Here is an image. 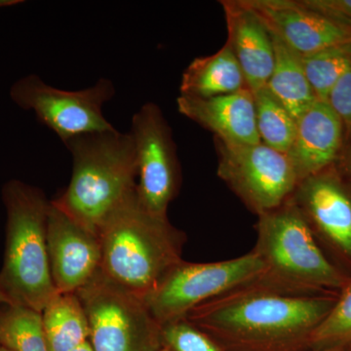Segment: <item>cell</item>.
<instances>
[{
    "instance_id": "1",
    "label": "cell",
    "mask_w": 351,
    "mask_h": 351,
    "mask_svg": "<svg viewBox=\"0 0 351 351\" xmlns=\"http://www.w3.org/2000/svg\"><path fill=\"white\" fill-rule=\"evenodd\" d=\"M339 293H304L257 278L195 307L184 319L223 351H301L331 311Z\"/></svg>"
},
{
    "instance_id": "2",
    "label": "cell",
    "mask_w": 351,
    "mask_h": 351,
    "mask_svg": "<svg viewBox=\"0 0 351 351\" xmlns=\"http://www.w3.org/2000/svg\"><path fill=\"white\" fill-rule=\"evenodd\" d=\"M104 276L145 301L182 262L186 237L143 206L137 191L99 230Z\"/></svg>"
},
{
    "instance_id": "3",
    "label": "cell",
    "mask_w": 351,
    "mask_h": 351,
    "mask_svg": "<svg viewBox=\"0 0 351 351\" xmlns=\"http://www.w3.org/2000/svg\"><path fill=\"white\" fill-rule=\"evenodd\" d=\"M73 156L68 188L51 201L98 237L108 217L137 191V161L131 134L117 129L64 143Z\"/></svg>"
},
{
    "instance_id": "4",
    "label": "cell",
    "mask_w": 351,
    "mask_h": 351,
    "mask_svg": "<svg viewBox=\"0 0 351 351\" xmlns=\"http://www.w3.org/2000/svg\"><path fill=\"white\" fill-rule=\"evenodd\" d=\"M2 195L7 221L0 292L4 304L41 313L58 294L47 248L51 201L40 189L20 181L7 182Z\"/></svg>"
},
{
    "instance_id": "5",
    "label": "cell",
    "mask_w": 351,
    "mask_h": 351,
    "mask_svg": "<svg viewBox=\"0 0 351 351\" xmlns=\"http://www.w3.org/2000/svg\"><path fill=\"white\" fill-rule=\"evenodd\" d=\"M253 252L263 265L261 282L304 293H337L351 277L328 258L292 198L258 216Z\"/></svg>"
},
{
    "instance_id": "6",
    "label": "cell",
    "mask_w": 351,
    "mask_h": 351,
    "mask_svg": "<svg viewBox=\"0 0 351 351\" xmlns=\"http://www.w3.org/2000/svg\"><path fill=\"white\" fill-rule=\"evenodd\" d=\"M94 351H159L161 326L145 301L112 282L100 269L76 291Z\"/></svg>"
},
{
    "instance_id": "7",
    "label": "cell",
    "mask_w": 351,
    "mask_h": 351,
    "mask_svg": "<svg viewBox=\"0 0 351 351\" xmlns=\"http://www.w3.org/2000/svg\"><path fill=\"white\" fill-rule=\"evenodd\" d=\"M263 272L262 261L253 251L219 262L182 261L145 302L154 319L163 326L182 319L195 307L255 280Z\"/></svg>"
},
{
    "instance_id": "8",
    "label": "cell",
    "mask_w": 351,
    "mask_h": 351,
    "mask_svg": "<svg viewBox=\"0 0 351 351\" xmlns=\"http://www.w3.org/2000/svg\"><path fill=\"white\" fill-rule=\"evenodd\" d=\"M218 176L245 205L260 216L281 206L299 180L287 154L258 145H230L218 140Z\"/></svg>"
},
{
    "instance_id": "9",
    "label": "cell",
    "mask_w": 351,
    "mask_h": 351,
    "mask_svg": "<svg viewBox=\"0 0 351 351\" xmlns=\"http://www.w3.org/2000/svg\"><path fill=\"white\" fill-rule=\"evenodd\" d=\"M11 94L20 107L34 110L64 144L77 136L115 129L103 112L104 105L115 94L110 80L103 78L86 89L66 91L29 75L16 83Z\"/></svg>"
},
{
    "instance_id": "10",
    "label": "cell",
    "mask_w": 351,
    "mask_h": 351,
    "mask_svg": "<svg viewBox=\"0 0 351 351\" xmlns=\"http://www.w3.org/2000/svg\"><path fill=\"white\" fill-rule=\"evenodd\" d=\"M129 133L135 145L138 200L151 213L167 217L181 184L170 127L159 108L149 103L133 115Z\"/></svg>"
},
{
    "instance_id": "11",
    "label": "cell",
    "mask_w": 351,
    "mask_h": 351,
    "mask_svg": "<svg viewBox=\"0 0 351 351\" xmlns=\"http://www.w3.org/2000/svg\"><path fill=\"white\" fill-rule=\"evenodd\" d=\"M270 34L302 56L351 41V29L291 0H243Z\"/></svg>"
},
{
    "instance_id": "12",
    "label": "cell",
    "mask_w": 351,
    "mask_h": 351,
    "mask_svg": "<svg viewBox=\"0 0 351 351\" xmlns=\"http://www.w3.org/2000/svg\"><path fill=\"white\" fill-rule=\"evenodd\" d=\"M51 276L58 294L80 290L100 269V240L51 202L47 221Z\"/></svg>"
},
{
    "instance_id": "13",
    "label": "cell",
    "mask_w": 351,
    "mask_h": 351,
    "mask_svg": "<svg viewBox=\"0 0 351 351\" xmlns=\"http://www.w3.org/2000/svg\"><path fill=\"white\" fill-rule=\"evenodd\" d=\"M291 198L316 241L322 239L351 263V196L343 184L332 175L319 173L300 182Z\"/></svg>"
},
{
    "instance_id": "14",
    "label": "cell",
    "mask_w": 351,
    "mask_h": 351,
    "mask_svg": "<svg viewBox=\"0 0 351 351\" xmlns=\"http://www.w3.org/2000/svg\"><path fill=\"white\" fill-rule=\"evenodd\" d=\"M178 110L230 145L261 144L254 95L248 87L212 98L180 96Z\"/></svg>"
},
{
    "instance_id": "15",
    "label": "cell",
    "mask_w": 351,
    "mask_h": 351,
    "mask_svg": "<svg viewBox=\"0 0 351 351\" xmlns=\"http://www.w3.org/2000/svg\"><path fill=\"white\" fill-rule=\"evenodd\" d=\"M343 122L326 101L317 100L297 119L294 142L287 156L299 182L324 172L338 156Z\"/></svg>"
},
{
    "instance_id": "16",
    "label": "cell",
    "mask_w": 351,
    "mask_h": 351,
    "mask_svg": "<svg viewBox=\"0 0 351 351\" xmlns=\"http://www.w3.org/2000/svg\"><path fill=\"white\" fill-rule=\"evenodd\" d=\"M228 43L252 93L267 86L274 68L271 36L262 20L242 1L223 2Z\"/></svg>"
},
{
    "instance_id": "17",
    "label": "cell",
    "mask_w": 351,
    "mask_h": 351,
    "mask_svg": "<svg viewBox=\"0 0 351 351\" xmlns=\"http://www.w3.org/2000/svg\"><path fill=\"white\" fill-rule=\"evenodd\" d=\"M247 87L237 58L228 43L207 57L196 58L182 73L181 96L212 98Z\"/></svg>"
},
{
    "instance_id": "18",
    "label": "cell",
    "mask_w": 351,
    "mask_h": 351,
    "mask_svg": "<svg viewBox=\"0 0 351 351\" xmlns=\"http://www.w3.org/2000/svg\"><path fill=\"white\" fill-rule=\"evenodd\" d=\"M274 68L267 88L295 120L318 100L307 80L302 55L274 34Z\"/></svg>"
},
{
    "instance_id": "19",
    "label": "cell",
    "mask_w": 351,
    "mask_h": 351,
    "mask_svg": "<svg viewBox=\"0 0 351 351\" xmlns=\"http://www.w3.org/2000/svg\"><path fill=\"white\" fill-rule=\"evenodd\" d=\"M41 315L50 351H71L89 341L86 315L75 293L57 294Z\"/></svg>"
},
{
    "instance_id": "20",
    "label": "cell",
    "mask_w": 351,
    "mask_h": 351,
    "mask_svg": "<svg viewBox=\"0 0 351 351\" xmlns=\"http://www.w3.org/2000/svg\"><path fill=\"white\" fill-rule=\"evenodd\" d=\"M0 308V346L12 351H50L43 315L24 306Z\"/></svg>"
},
{
    "instance_id": "21",
    "label": "cell",
    "mask_w": 351,
    "mask_h": 351,
    "mask_svg": "<svg viewBox=\"0 0 351 351\" xmlns=\"http://www.w3.org/2000/svg\"><path fill=\"white\" fill-rule=\"evenodd\" d=\"M253 95L261 142L270 149L287 154L294 142L297 120L274 98L267 86Z\"/></svg>"
},
{
    "instance_id": "22",
    "label": "cell",
    "mask_w": 351,
    "mask_h": 351,
    "mask_svg": "<svg viewBox=\"0 0 351 351\" xmlns=\"http://www.w3.org/2000/svg\"><path fill=\"white\" fill-rule=\"evenodd\" d=\"M309 84L318 100L326 101L339 78L351 69V41L302 56Z\"/></svg>"
},
{
    "instance_id": "23",
    "label": "cell",
    "mask_w": 351,
    "mask_h": 351,
    "mask_svg": "<svg viewBox=\"0 0 351 351\" xmlns=\"http://www.w3.org/2000/svg\"><path fill=\"white\" fill-rule=\"evenodd\" d=\"M351 345V279L311 337V350L325 351Z\"/></svg>"
},
{
    "instance_id": "24",
    "label": "cell",
    "mask_w": 351,
    "mask_h": 351,
    "mask_svg": "<svg viewBox=\"0 0 351 351\" xmlns=\"http://www.w3.org/2000/svg\"><path fill=\"white\" fill-rule=\"evenodd\" d=\"M162 346L171 351H223L206 332L182 318L161 326Z\"/></svg>"
},
{
    "instance_id": "25",
    "label": "cell",
    "mask_w": 351,
    "mask_h": 351,
    "mask_svg": "<svg viewBox=\"0 0 351 351\" xmlns=\"http://www.w3.org/2000/svg\"><path fill=\"white\" fill-rule=\"evenodd\" d=\"M326 101L343 124L351 129V69L332 88Z\"/></svg>"
},
{
    "instance_id": "26",
    "label": "cell",
    "mask_w": 351,
    "mask_h": 351,
    "mask_svg": "<svg viewBox=\"0 0 351 351\" xmlns=\"http://www.w3.org/2000/svg\"><path fill=\"white\" fill-rule=\"evenodd\" d=\"M302 3L351 29V0H306Z\"/></svg>"
},
{
    "instance_id": "27",
    "label": "cell",
    "mask_w": 351,
    "mask_h": 351,
    "mask_svg": "<svg viewBox=\"0 0 351 351\" xmlns=\"http://www.w3.org/2000/svg\"><path fill=\"white\" fill-rule=\"evenodd\" d=\"M71 351H94L93 348H92L91 343H90L89 341H85L82 345L77 346V348H75V350Z\"/></svg>"
},
{
    "instance_id": "28",
    "label": "cell",
    "mask_w": 351,
    "mask_h": 351,
    "mask_svg": "<svg viewBox=\"0 0 351 351\" xmlns=\"http://www.w3.org/2000/svg\"><path fill=\"white\" fill-rule=\"evenodd\" d=\"M20 1H14V0H0V7L14 5V4L19 3Z\"/></svg>"
},
{
    "instance_id": "29",
    "label": "cell",
    "mask_w": 351,
    "mask_h": 351,
    "mask_svg": "<svg viewBox=\"0 0 351 351\" xmlns=\"http://www.w3.org/2000/svg\"><path fill=\"white\" fill-rule=\"evenodd\" d=\"M348 169H350L351 173V152L350 154V158H348Z\"/></svg>"
},
{
    "instance_id": "30",
    "label": "cell",
    "mask_w": 351,
    "mask_h": 351,
    "mask_svg": "<svg viewBox=\"0 0 351 351\" xmlns=\"http://www.w3.org/2000/svg\"><path fill=\"white\" fill-rule=\"evenodd\" d=\"M4 304V299L3 297H2L1 292H0V304Z\"/></svg>"
},
{
    "instance_id": "31",
    "label": "cell",
    "mask_w": 351,
    "mask_h": 351,
    "mask_svg": "<svg viewBox=\"0 0 351 351\" xmlns=\"http://www.w3.org/2000/svg\"><path fill=\"white\" fill-rule=\"evenodd\" d=\"M0 351H12L10 350H8V348H3V346H0Z\"/></svg>"
},
{
    "instance_id": "32",
    "label": "cell",
    "mask_w": 351,
    "mask_h": 351,
    "mask_svg": "<svg viewBox=\"0 0 351 351\" xmlns=\"http://www.w3.org/2000/svg\"><path fill=\"white\" fill-rule=\"evenodd\" d=\"M159 351H171V350H168V348H164V346H163V348H161V350H159Z\"/></svg>"
},
{
    "instance_id": "33",
    "label": "cell",
    "mask_w": 351,
    "mask_h": 351,
    "mask_svg": "<svg viewBox=\"0 0 351 351\" xmlns=\"http://www.w3.org/2000/svg\"><path fill=\"white\" fill-rule=\"evenodd\" d=\"M343 348H339V350H325V351H343Z\"/></svg>"
},
{
    "instance_id": "34",
    "label": "cell",
    "mask_w": 351,
    "mask_h": 351,
    "mask_svg": "<svg viewBox=\"0 0 351 351\" xmlns=\"http://www.w3.org/2000/svg\"></svg>"
}]
</instances>
